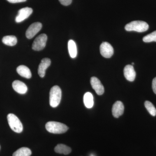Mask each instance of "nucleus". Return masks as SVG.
Here are the masks:
<instances>
[{"mask_svg":"<svg viewBox=\"0 0 156 156\" xmlns=\"http://www.w3.org/2000/svg\"><path fill=\"white\" fill-rule=\"evenodd\" d=\"M48 40V36L46 34H43L38 36L34 41L32 44L33 50L35 51H41L46 46Z\"/></svg>","mask_w":156,"mask_h":156,"instance_id":"nucleus-5","label":"nucleus"},{"mask_svg":"<svg viewBox=\"0 0 156 156\" xmlns=\"http://www.w3.org/2000/svg\"><path fill=\"white\" fill-rule=\"evenodd\" d=\"M51 64V60L49 58H44L42 59L41 63L39 65L38 73L41 77H44L46 70Z\"/></svg>","mask_w":156,"mask_h":156,"instance_id":"nucleus-10","label":"nucleus"},{"mask_svg":"<svg viewBox=\"0 0 156 156\" xmlns=\"http://www.w3.org/2000/svg\"><path fill=\"white\" fill-rule=\"evenodd\" d=\"M143 41L145 43L156 42V30L144 37Z\"/></svg>","mask_w":156,"mask_h":156,"instance_id":"nucleus-21","label":"nucleus"},{"mask_svg":"<svg viewBox=\"0 0 156 156\" xmlns=\"http://www.w3.org/2000/svg\"><path fill=\"white\" fill-rule=\"evenodd\" d=\"M62 5L64 6H68L70 5L72 0H58Z\"/></svg>","mask_w":156,"mask_h":156,"instance_id":"nucleus-22","label":"nucleus"},{"mask_svg":"<svg viewBox=\"0 0 156 156\" xmlns=\"http://www.w3.org/2000/svg\"><path fill=\"white\" fill-rule=\"evenodd\" d=\"M91 86L98 95H102L104 93L105 89L100 81L95 77H92L90 80Z\"/></svg>","mask_w":156,"mask_h":156,"instance_id":"nucleus-9","label":"nucleus"},{"mask_svg":"<svg viewBox=\"0 0 156 156\" xmlns=\"http://www.w3.org/2000/svg\"><path fill=\"white\" fill-rule=\"evenodd\" d=\"M55 151L57 153L67 155L70 153L72 150L70 147L63 144H58L55 147Z\"/></svg>","mask_w":156,"mask_h":156,"instance_id":"nucleus-17","label":"nucleus"},{"mask_svg":"<svg viewBox=\"0 0 156 156\" xmlns=\"http://www.w3.org/2000/svg\"><path fill=\"white\" fill-rule=\"evenodd\" d=\"M33 13V9L31 8L26 7L20 9L18 12V15L15 18V21L17 23L22 22L27 18Z\"/></svg>","mask_w":156,"mask_h":156,"instance_id":"nucleus-8","label":"nucleus"},{"mask_svg":"<svg viewBox=\"0 0 156 156\" xmlns=\"http://www.w3.org/2000/svg\"><path fill=\"white\" fill-rule=\"evenodd\" d=\"M62 91L58 86H54L50 89V104L53 108H56L59 105L61 100Z\"/></svg>","mask_w":156,"mask_h":156,"instance_id":"nucleus-3","label":"nucleus"},{"mask_svg":"<svg viewBox=\"0 0 156 156\" xmlns=\"http://www.w3.org/2000/svg\"><path fill=\"white\" fill-rule=\"evenodd\" d=\"M149 28L148 24L146 22L140 20H135L126 24L125 29L128 31L144 32L147 30Z\"/></svg>","mask_w":156,"mask_h":156,"instance_id":"nucleus-2","label":"nucleus"},{"mask_svg":"<svg viewBox=\"0 0 156 156\" xmlns=\"http://www.w3.org/2000/svg\"><path fill=\"white\" fill-rule=\"evenodd\" d=\"M2 42L5 44L9 46H14L17 44V38L14 36H7L2 39Z\"/></svg>","mask_w":156,"mask_h":156,"instance_id":"nucleus-18","label":"nucleus"},{"mask_svg":"<svg viewBox=\"0 0 156 156\" xmlns=\"http://www.w3.org/2000/svg\"><path fill=\"white\" fill-rule=\"evenodd\" d=\"M68 47L70 57L72 58H76L77 55V50L75 42L73 40H69L68 44Z\"/></svg>","mask_w":156,"mask_h":156,"instance_id":"nucleus-16","label":"nucleus"},{"mask_svg":"<svg viewBox=\"0 0 156 156\" xmlns=\"http://www.w3.org/2000/svg\"><path fill=\"white\" fill-rule=\"evenodd\" d=\"M17 71L19 75L26 79H30L32 76L30 69L24 65L19 66L17 68Z\"/></svg>","mask_w":156,"mask_h":156,"instance_id":"nucleus-14","label":"nucleus"},{"mask_svg":"<svg viewBox=\"0 0 156 156\" xmlns=\"http://www.w3.org/2000/svg\"><path fill=\"white\" fill-rule=\"evenodd\" d=\"M8 123L11 129L14 132L20 133L23 130L22 123L15 115L9 114L7 116Z\"/></svg>","mask_w":156,"mask_h":156,"instance_id":"nucleus-4","label":"nucleus"},{"mask_svg":"<svg viewBox=\"0 0 156 156\" xmlns=\"http://www.w3.org/2000/svg\"><path fill=\"white\" fill-rule=\"evenodd\" d=\"M100 53L103 57L106 58L111 57L114 53V49L109 43L103 42L100 47Z\"/></svg>","mask_w":156,"mask_h":156,"instance_id":"nucleus-7","label":"nucleus"},{"mask_svg":"<svg viewBox=\"0 0 156 156\" xmlns=\"http://www.w3.org/2000/svg\"><path fill=\"white\" fill-rule=\"evenodd\" d=\"M90 156H95L94 155V154H92L90 155Z\"/></svg>","mask_w":156,"mask_h":156,"instance_id":"nucleus-25","label":"nucleus"},{"mask_svg":"<svg viewBox=\"0 0 156 156\" xmlns=\"http://www.w3.org/2000/svg\"><path fill=\"white\" fill-rule=\"evenodd\" d=\"M42 24L40 22L34 23L30 26L26 32V36L28 39L33 38L41 29Z\"/></svg>","mask_w":156,"mask_h":156,"instance_id":"nucleus-6","label":"nucleus"},{"mask_svg":"<svg viewBox=\"0 0 156 156\" xmlns=\"http://www.w3.org/2000/svg\"><path fill=\"white\" fill-rule=\"evenodd\" d=\"M152 89L154 92L156 94V77L154 78L153 80Z\"/></svg>","mask_w":156,"mask_h":156,"instance_id":"nucleus-23","label":"nucleus"},{"mask_svg":"<svg viewBox=\"0 0 156 156\" xmlns=\"http://www.w3.org/2000/svg\"><path fill=\"white\" fill-rule=\"evenodd\" d=\"M83 101L85 106L88 108H91L94 105V98L92 93L87 92L84 95Z\"/></svg>","mask_w":156,"mask_h":156,"instance_id":"nucleus-15","label":"nucleus"},{"mask_svg":"<svg viewBox=\"0 0 156 156\" xmlns=\"http://www.w3.org/2000/svg\"><path fill=\"white\" fill-rule=\"evenodd\" d=\"M124 112V105L122 101H118L113 105L112 112L113 115L115 118H119L120 116L123 115Z\"/></svg>","mask_w":156,"mask_h":156,"instance_id":"nucleus-12","label":"nucleus"},{"mask_svg":"<svg viewBox=\"0 0 156 156\" xmlns=\"http://www.w3.org/2000/svg\"><path fill=\"white\" fill-rule=\"evenodd\" d=\"M8 2L11 3H17L23 2H25L27 0H7Z\"/></svg>","mask_w":156,"mask_h":156,"instance_id":"nucleus-24","label":"nucleus"},{"mask_svg":"<svg viewBox=\"0 0 156 156\" xmlns=\"http://www.w3.org/2000/svg\"><path fill=\"white\" fill-rule=\"evenodd\" d=\"M146 108L151 115L155 116L156 115V109L153 104L150 101H146L144 103Z\"/></svg>","mask_w":156,"mask_h":156,"instance_id":"nucleus-20","label":"nucleus"},{"mask_svg":"<svg viewBox=\"0 0 156 156\" xmlns=\"http://www.w3.org/2000/svg\"><path fill=\"white\" fill-rule=\"evenodd\" d=\"M31 151L27 147H21L16 151L13 154V156H30Z\"/></svg>","mask_w":156,"mask_h":156,"instance_id":"nucleus-19","label":"nucleus"},{"mask_svg":"<svg viewBox=\"0 0 156 156\" xmlns=\"http://www.w3.org/2000/svg\"><path fill=\"white\" fill-rule=\"evenodd\" d=\"M13 89L20 94H25L27 91V87L24 83L21 81L15 80L12 83Z\"/></svg>","mask_w":156,"mask_h":156,"instance_id":"nucleus-13","label":"nucleus"},{"mask_svg":"<svg viewBox=\"0 0 156 156\" xmlns=\"http://www.w3.org/2000/svg\"><path fill=\"white\" fill-rule=\"evenodd\" d=\"M45 127L48 132L53 134H62L66 132L69 129L66 125L56 122H48Z\"/></svg>","mask_w":156,"mask_h":156,"instance_id":"nucleus-1","label":"nucleus"},{"mask_svg":"<svg viewBox=\"0 0 156 156\" xmlns=\"http://www.w3.org/2000/svg\"><path fill=\"white\" fill-rule=\"evenodd\" d=\"M124 74L126 80L130 82H133L136 77V72L133 66L128 65L125 67Z\"/></svg>","mask_w":156,"mask_h":156,"instance_id":"nucleus-11","label":"nucleus"}]
</instances>
